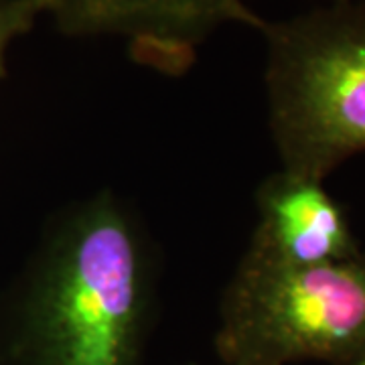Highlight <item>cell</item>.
<instances>
[{
	"mask_svg": "<svg viewBox=\"0 0 365 365\" xmlns=\"http://www.w3.org/2000/svg\"><path fill=\"white\" fill-rule=\"evenodd\" d=\"M55 0H0V79L6 78V55L13 41L33 31Z\"/></svg>",
	"mask_w": 365,
	"mask_h": 365,
	"instance_id": "cell-6",
	"label": "cell"
},
{
	"mask_svg": "<svg viewBox=\"0 0 365 365\" xmlns=\"http://www.w3.org/2000/svg\"><path fill=\"white\" fill-rule=\"evenodd\" d=\"M250 0H55L51 16L67 37H116L132 61L181 78L205 41L225 25L262 31Z\"/></svg>",
	"mask_w": 365,
	"mask_h": 365,
	"instance_id": "cell-4",
	"label": "cell"
},
{
	"mask_svg": "<svg viewBox=\"0 0 365 365\" xmlns=\"http://www.w3.org/2000/svg\"><path fill=\"white\" fill-rule=\"evenodd\" d=\"M355 365H365V357H364V359H361V361H357V364H355Z\"/></svg>",
	"mask_w": 365,
	"mask_h": 365,
	"instance_id": "cell-7",
	"label": "cell"
},
{
	"mask_svg": "<svg viewBox=\"0 0 365 365\" xmlns=\"http://www.w3.org/2000/svg\"><path fill=\"white\" fill-rule=\"evenodd\" d=\"M258 223L244 256L278 266L349 260L364 250L323 181L280 169L256 191Z\"/></svg>",
	"mask_w": 365,
	"mask_h": 365,
	"instance_id": "cell-5",
	"label": "cell"
},
{
	"mask_svg": "<svg viewBox=\"0 0 365 365\" xmlns=\"http://www.w3.org/2000/svg\"><path fill=\"white\" fill-rule=\"evenodd\" d=\"M189 365H197V364H189ZM217 365H222V364H217Z\"/></svg>",
	"mask_w": 365,
	"mask_h": 365,
	"instance_id": "cell-8",
	"label": "cell"
},
{
	"mask_svg": "<svg viewBox=\"0 0 365 365\" xmlns=\"http://www.w3.org/2000/svg\"><path fill=\"white\" fill-rule=\"evenodd\" d=\"M222 365H355L365 357V252L319 266L244 256L220 302Z\"/></svg>",
	"mask_w": 365,
	"mask_h": 365,
	"instance_id": "cell-3",
	"label": "cell"
},
{
	"mask_svg": "<svg viewBox=\"0 0 365 365\" xmlns=\"http://www.w3.org/2000/svg\"><path fill=\"white\" fill-rule=\"evenodd\" d=\"M153 237L112 191L53 217L13 294L16 365H140L158 309Z\"/></svg>",
	"mask_w": 365,
	"mask_h": 365,
	"instance_id": "cell-1",
	"label": "cell"
},
{
	"mask_svg": "<svg viewBox=\"0 0 365 365\" xmlns=\"http://www.w3.org/2000/svg\"><path fill=\"white\" fill-rule=\"evenodd\" d=\"M264 88L282 169L325 181L365 153V0L266 21Z\"/></svg>",
	"mask_w": 365,
	"mask_h": 365,
	"instance_id": "cell-2",
	"label": "cell"
}]
</instances>
